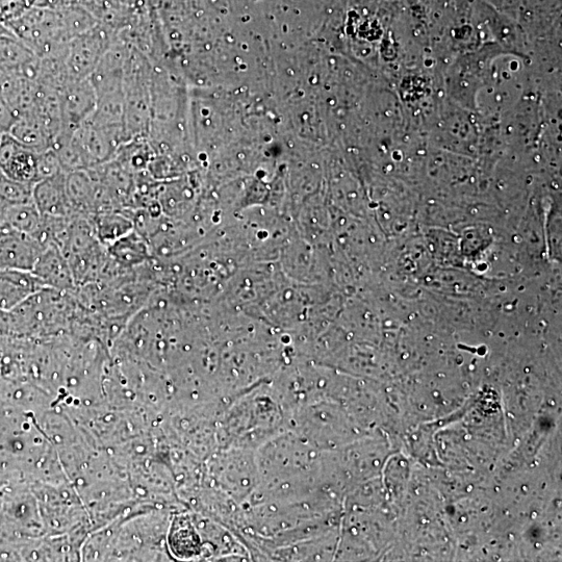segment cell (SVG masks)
Instances as JSON below:
<instances>
[{
    "instance_id": "cell-1",
    "label": "cell",
    "mask_w": 562,
    "mask_h": 562,
    "mask_svg": "<svg viewBox=\"0 0 562 562\" xmlns=\"http://www.w3.org/2000/svg\"><path fill=\"white\" fill-rule=\"evenodd\" d=\"M118 39V33L99 23L91 31L73 38L68 45L65 65L71 81L89 78L102 57Z\"/></svg>"
},
{
    "instance_id": "cell-2",
    "label": "cell",
    "mask_w": 562,
    "mask_h": 562,
    "mask_svg": "<svg viewBox=\"0 0 562 562\" xmlns=\"http://www.w3.org/2000/svg\"><path fill=\"white\" fill-rule=\"evenodd\" d=\"M62 130L73 133L94 113L96 92L89 79L70 82L60 93ZM60 132V133H61Z\"/></svg>"
},
{
    "instance_id": "cell-3",
    "label": "cell",
    "mask_w": 562,
    "mask_h": 562,
    "mask_svg": "<svg viewBox=\"0 0 562 562\" xmlns=\"http://www.w3.org/2000/svg\"><path fill=\"white\" fill-rule=\"evenodd\" d=\"M44 250L36 239L3 229L0 231V271H33Z\"/></svg>"
},
{
    "instance_id": "cell-4",
    "label": "cell",
    "mask_w": 562,
    "mask_h": 562,
    "mask_svg": "<svg viewBox=\"0 0 562 562\" xmlns=\"http://www.w3.org/2000/svg\"><path fill=\"white\" fill-rule=\"evenodd\" d=\"M37 155L5 134L0 140V172L12 180L35 185Z\"/></svg>"
},
{
    "instance_id": "cell-5",
    "label": "cell",
    "mask_w": 562,
    "mask_h": 562,
    "mask_svg": "<svg viewBox=\"0 0 562 562\" xmlns=\"http://www.w3.org/2000/svg\"><path fill=\"white\" fill-rule=\"evenodd\" d=\"M46 289L32 271H0V311L11 312L36 293Z\"/></svg>"
},
{
    "instance_id": "cell-6",
    "label": "cell",
    "mask_w": 562,
    "mask_h": 562,
    "mask_svg": "<svg viewBox=\"0 0 562 562\" xmlns=\"http://www.w3.org/2000/svg\"><path fill=\"white\" fill-rule=\"evenodd\" d=\"M32 272L41 279L46 289L61 292L76 290L70 265L57 246H49L41 253Z\"/></svg>"
},
{
    "instance_id": "cell-7",
    "label": "cell",
    "mask_w": 562,
    "mask_h": 562,
    "mask_svg": "<svg viewBox=\"0 0 562 562\" xmlns=\"http://www.w3.org/2000/svg\"><path fill=\"white\" fill-rule=\"evenodd\" d=\"M33 201L42 216L75 217L66 191V173L34 185Z\"/></svg>"
},
{
    "instance_id": "cell-8",
    "label": "cell",
    "mask_w": 562,
    "mask_h": 562,
    "mask_svg": "<svg viewBox=\"0 0 562 562\" xmlns=\"http://www.w3.org/2000/svg\"><path fill=\"white\" fill-rule=\"evenodd\" d=\"M91 221L97 240L106 248L134 231L133 219L125 211L98 213Z\"/></svg>"
},
{
    "instance_id": "cell-9",
    "label": "cell",
    "mask_w": 562,
    "mask_h": 562,
    "mask_svg": "<svg viewBox=\"0 0 562 562\" xmlns=\"http://www.w3.org/2000/svg\"><path fill=\"white\" fill-rule=\"evenodd\" d=\"M9 135L22 146L37 153L51 148L53 144L44 125L33 112L19 116Z\"/></svg>"
},
{
    "instance_id": "cell-10",
    "label": "cell",
    "mask_w": 562,
    "mask_h": 562,
    "mask_svg": "<svg viewBox=\"0 0 562 562\" xmlns=\"http://www.w3.org/2000/svg\"><path fill=\"white\" fill-rule=\"evenodd\" d=\"M2 229L36 238L41 231L43 216L34 201L7 207L3 214ZM0 229V231H2Z\"/></svg>"
},
{
    "instance_id": "cell-11",
    "label": "cell",
    "mask_w": 562,
    "mask_h": 562,
    "mask_svg": "<svg viewBox=\"0 0 562 562\" xmlns=\"http://www.w3.org/2000/svg\"><path fill=\"white\" fill-rule=\"evenodd\" d=\"M38 59L34 51L16 36L0 37V72L22 74Z\"/></svg>"
},
{
    "instance_id": "cell-12",
    "label": "cell",
    "mask_w": 562,
    "mask_h": 562,
    "mask_svg": "<svg viewBox=\"0 0 562 562\" xmlns=\"http://www.w3.org/2000/svg\"><path fill=\"white\" fill-rule=\"evenodd\" d=\"M107 249L111 258L127 270H133L147 260L148 254L144 237L138 234L135 229Z\"/></svg>"
},
{
    "instance_id": "cell-13",
    "label": "cell",
    "mask_w": 562,
    "mask_h": 562,
    "mask_svg": "<svg viewBox=\"0 0 562 562\" xmlns=\"http://www.w3.org/2000/svg\"><path fill=\"white\" fill-rule=\"evenodd\" d=\"M33 184L12 180L0 172V203L5 207L33 202Z\"/></svg>"
},
{
    "instance_id": "cell-14",
    "label": "cell",
    "mask_w": 562,
    "mask_h": 562,
    "mask_svg": "<svg viewBox=\"0 0 562 562\" xmlns=\"http://www.w3.org/2000/svg\"><path fill=\"white\" fill-rule=\"evenodd\" d=\"M66 173L60 159L53 148H49L37 155L36 183Z\"/></svg>"
},
{
    "instance_id": "cell-15",
    "label": "cell",
    "mask_w": 562,
    "mask_h": 562,
    "mask_svg": "<svg viewBox=\"0 0 562 562\" xmlns=\"http://www.w3.org/2000/svg\"><path fill=\"white\" fill-rule=\"evenodd\" d=\"M18 116L0 95V135L9 134Z\"/></svg>"
}]
</instances>
